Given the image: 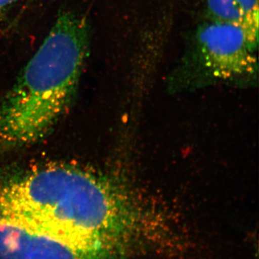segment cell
<instances>
[{"label":"cell","mask_w":259,"mask_h":259,"mask_svg":"<svg viewBox=\"0 0 259 259\" xmlns=\"http://www.w3.org/2000/svg\"><path fill=\"white\" fill-rule=\"evenodd\" d=\"M0 215L100 259L122 249V204L105 182L75 167L39 168L1 186Z\"/></svg>","instance_id":"6da1fadb"},{"label":"cell","mask_w":259,"mask_h":259,"mask_svg":"<svg viewBox=\"0 0 259 259\" xmlns=\"http://www.w3.org/2000/svg\"><path fill=\"white\" fill-rule=\"evenodd\" d=\"M89 45L87 19L73 12L59 13L0 103V146L31 144L50 131L76 93Z\"/></svg>","instance_id":"7a4b0ae2"},{"label":"cell","mask_w":259,"mask_h":259,"mask_svg":"<svg viewBox=\"0 0 259 259\" xmlns=\"http://www.w3.org/2000/svg\"><path fill=\"white\" fill-rule=\"evenodd\" d=\"M197 44L201 63L214 77L239 79L257 71L254 49L236 26L214 20L199 30Z\"/></svg>","instance_id":"3957f363"},{"label":"cell","mask_w":259,"mask_h":259,"mask_svg":"<svg viewBox=\"0 0 259 259\" xmlns=\"http://www.w3.org/2000/svg\"><path fill=\"white\" fill-rule=\"evenodd\" d=\"M0 259H100L46 233L0 215Z\"/></svg>","instance_id":"277c9868"},{"label":"cell","mask_w":259,"mask_h":259,"mask_svg":"<svg viewBox=\"0 0 259 259\" xmlns=\"http://www.w3.org/2000/svg\"><path fill=\"white\" fill-rule=\"evenodd\" d=\"M214 20L241 29L252 48L258 37V0H207Z\"/></svg>","instance_id":"5b68a950"},{"label":"cell","mask_w":259,"mask_h":259,"mask_svg":"<svg viewBox=\"0 0 259 259\" xmlns=\"http://www.w3.org/2000/svg\"><path fill=\"white\" fill-rule=\"evenodd\" d=\"M18 1V0H0V16Z\"/></svg>","instance_id":"8992f818"}]
</instances>
